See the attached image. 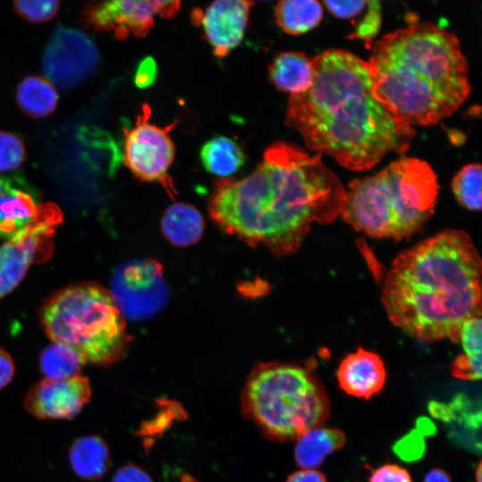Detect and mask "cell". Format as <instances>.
<instances>
[{
	"instance_id": "1",
	"label": "cell",
	"mask_w": 482,
	"mask_h": 482,
	"mask_svg": "<svg viewBox=\"0 0 482 482\" xmlns=\"http://www.w3.org/2000/svg\"><path fill=\"white\" fill-rule=\"evenodd\" d=\"M345 193L320 154L277 142L248 176L217 180L208 210L228 234L287 255L298 250L313 222L330 223L341 215Z\"/></svg>"
},
{
	"instance_id": "2",
	"label": "cell",
	"mask_w": 482,
	"mask_h": 482,
	"mask_svg": "<svg viewBox=\"0 0 482 482\" xmlns=\"http://www.w3.org/2000/svg\"><path fill=\"white\" fill-rule=\"evenodd\" d=\"M312 64V85L289 97L285 120L310 150L348 170H366L409 149L416 132L377 97L366 62L329 49Z\"/></svg>"
},
{
	"instance_id": "3",
	"label": "cell",
	"mask_w": 482,
	"mask_h": 482,
	"mask_svg": "<svg viewBox=\"0 0 482 482\" xmlns=\"http://www.w3.org/2000/svg\"><path fill=\"white\" fill-rule=\"evenodd\" d=\"M482 263L468 233L445 229L403 251L384 281L390 321L426 343H459L462 324L481 313Z\"/></svg>"
},
{
	"instance_id": "4",
	"label": "cell",
	"mask_w": 482,
	"mask_h": 482,
	"mask_svg": "<svg viewBox=\"0 0 482 482\" xmlns=\"http://www.w3.org/2000/svg\"><path fill=\"white\" fill-rule=\"evenodd\" d=\"M370 49L367 64L377 97L411 126L437 123L470 93L459 40L433 23H411L373 42Z\"/></svg>"
},
{
	"instance_id": "5",
	"label": "cell",
	"mask_w": 482,
	"mask_h": 482,
	"mask_svg": "<svg viewBox=\"0 0 482 482\" xmlns=\"http://www.w3.org/2000/svg\"><path fill=\"white\" fill-rule=\"evenodd\" d=\"M436 176L424 161L402 157L348 185L341 215L355 230L399 240L420 229L435 210Z\"/></svg>"
},
{
	"instance_id": "6",
	"label": "cell",
	"mask_w": 482,
	"mask_h": 482,
	"mask_svg": "<svg viewBox=\"0 0 482 482\" xmlns=\"http://www.w3.org/2000/svg\"><path fill=\"white\" fill-rule=\"evenodd\" d=\"M240 399L245 419L276 442L295 440L305 431L323 426L330 415L326 389L308 364H257Z\"/></svg>"
},
{
	"instance_id": "7",
	"label": "cell",
	"mask_w": 482,
	"mask_h": 482,
	"mask_svg": "<svg viewBox=\"0 0 482 482\" xmlns=\"http://www.w3.org/2000/svg\"><path fill=\"white\" fill-rule=\"evenodd\" d=\"M53 342L66 345L86 363L109 367L126 354L130 337L110 292L96 282L66 287L52 295L40 311Z\"/></svg>"
},
{
	"instance_id": "8",
	"label": "cell",
	"mask_w": 482,
	"mask_h": 482,
	"mask_svg": "<svg viewBox=\"0 0 482 482\" xmlns=\"http://www.w3.org/2000/svg\"><path fill=\"white\" fill-rule=\"evenodd\" d=\"M151 107L143 104L135 125L124 129V162L141 181L160 183L170 196L177 195L169 169L175 146L169 131L172 126L159 127L149 121Z\"/></svg>"
},
{
	"instance_id": "9",
	"label": "cell",
	"mask_w": 482,
	"mask_h": 482,
	"mask_svg": "<svg viewBox=\"0 0 482 482\" xmlns=\"http://www.w3.org/2000/svg\"><path fill=\"white\" fill-rule=\"evenodd\" d=\"M112 298L123 317L148 319L162 309L169 287L162 265L155 260H133L119 266L111 280Z\"/></svg>"
},
{
	"instance_id": "10",
	"label": "cell",
	"mask_w": 482,
	"mask_h": 482,
	"mask_svg": "<svg viewBox=\"0 0 482 482\" xmlns=\"http://www.w3.org/2000/svg\"><path fill=\"white\" fill-rule=\"evenodd\" d=\"M61 221L57 206L43 204L29 225L0 246V299L20 284L30 265L46 250Z\"/></svg>"
},
{
	"instance_id": "11",
	"label": "cell",
	"mask_w": 482,
	"mask_h": 482,
	"mask_svg": "<svg viewBox=\"0 0 482 482\" xmlns=\"http://www.w3.org/2000/svg\"><path fill=\"white\" fill-rule=\"evenodd\" d=\"M99 58L97 47L87 35L78 29L60 26L46 45L42 70L52 84L71 88L94 73Z\"/></svg>"
},
{
	"instance_id": "12",
	"label": "cell",
	"mask_w": 482,
	"mask_h": 482,
	"mask_svg": "<svg viewBox=\"0 0 482 482\" xmlns=\"http://www.w3.org/2000/svg\"><path fill=\"white\" fill-rule=\"evenodd\" d=\"M180 4L179 1H106L90 7L87 15L96 29L112 32L120 39L130 35L142 37L154 27L155 15L170 18Z\"/></svg>"
},
{
	"instance_id": "13",
	"label": "cell",
	"mask_w": 482,
	"mask_h": 482,
	"mask_svg": "<svg viewBox=\"0 0 482 482\" xmlns=\"http://www.w3.org/2000/svg\"><path fill=\"white\" fill-rule=\"evenodd\" d=\"M89 379L82 375L69 378H44L27 392L26 411L39 420H71L90 401Z\"/></svg>"
},
{
	"instance_id": "14",
	"label": "cell",
	"mask_w": 482,
	"mask_h": 482,
	"mask_svg": "<svg viewBox=\"0 0 482 482\" xmlns=\"http://www.w3.org/2000/svg\"><path fill=\"white\" fill-rule=\"evenodd\" d=\"M253 4L251 1L219 0L204 11H193L191 21L203 28L214 55L225 57L241 43Z\"/></svg>"
},
{
	"instance_id": "15",
	"label": "cell",
	"mask_w": 482,
	"mask_h": 482,
	"mask_svg": "<svg viewBox=\"0 0 482 482\" xmlns=\"http://www.w3.org/2000/svg\"><path fill=\"white\" fill-rule=\"evenodd\" d=\"M33 187L19 176H0V239L12 237L37 215L41 204Z\"/></svg>"
},
{
	"instance_id": "16",
	"label": "cell",
	"mask_w": 482,
	"mask_h": 482,
	"mask_svg": "<svg viewBox=\"0 0 482 482\" xmlns=\"http://www.w3.org/2000/svg\"><path fill=\"white\" fill-rule=\"evenodd\" d=\"M337 378L347 395L370 399L383 389L386 370L378 354L359 347L341 361Z\"/></svg>"
},
{
	"instance_id": "17",
	"label": "cell",
	"mask_w": 482,
	"mask_h": 482,
	"mask_svg": "<svg viewBox=\"0 0 482 482\" xmlns=\"http://www.w3.org/2000/svg\"><path fill=\"white\" fill-rule=\"evenodd\" d=\"M269 79L274 87L290 96L307 91L313 82L312 59L303 52H283L269 66Z\"/></svg>"
},
{
	"instance_id": "18",
	"label": "cell",
	"mask_w": 482,
	"mask_h": 482,
	"mask_svg": "<svg viewBox=\"0 0 482 482\" xmlns=\"http://www.w3.org/2000/svg\"><path fill=\"white\" fill-rule=\"evenodd\" d=\"M295 441L296 464L302 470H316L330 454L345 445L346 438L340 429L320 426L305 431Z\"/></svg>"
},
{
	"instance_id": "19",
	"label": "cell",
	"mask_w": 482,
	"mask_h": 482,
	"mask_svg": "<svg viewBox=\"0 0 482 482\" xmlns=\"http://www.w3.org/2000/svg\"><path fill=\"white\" fill-rule=\"evenodd\" d=\"M323 4L335 17L348 20L355 29L350 38L362 39L370 49L382 21L379 1H324Z\"/></svg>"
},
{
	"instance_id": "20",
	"label": "cell",
	"mask_w": 482,
	"mask_h": 482,
	"mask_svg": "<svg viewBox=\"0 0 482 482\" xmlns=\"http://www.w3.org/2000/svg\"><path fill=\"white\" fill-rule=\"evenodd\" d=\"M69 461L78 477L86 480H96L104 477L108 470L109 449L98 436H82L71 445Z\"/></svg>"
},
{
	"instance_id": "21",
	"label": "cell",
	"mask_w": 482,
	"mask_h": 482,
	"mask_svg": "<svg viewBox=\"0 0 482 482\" xmlns=\"http://www.w3.org/2000/svg\"><path fill=\"white\" fill-rule=\"evenodd\" d=\"M204 219L191 204L175 203L167 208L162 219V230L167 239L177 246L196 243L204 232Z\"/></svg>"
},
{
	"instance_id": "22",
	"label": "cell",
	"mask_w": 482,
	"mask_h": 482,
	"mask_svg": "<svg viewBox=\"0 0 482 482\" xmlns=\"http://www.w3.org/2000/svg\"><path fill=\"white\" fill-rule=\"evenodd\" d=\"M200 159L208 172L221 179L236 173L245 162V155L240 145L224 136L207 141L201 148Z\"/></svg>"
},
{
	"instance_id": "23",
	"label": "cell",
	"mask_w": 482,
	"mask_h": 482,
	"mask_svg": "<svg viewBox=\"0 0 482 482\" xmlns=\"http://www.w3.org/2000/svg\"><path fill=\"white\" fill-rule=\"evenodd\" d=\"M323 8L314 0H285L275 7L278 26L289 35H301L316 28L321 21Z\"/></svg>"
},
{
	"instance_id": "24",
	"label": "cell",
	"mask_w": 482,
	"mask_h": 482,
	"mask_svg": "<svg viewBox=\"0 0 482 482\" xmlns=\"http://www.w3.org/2000/svg\"><path fill=\"white\" fill-rule=\"evenodd\" d=\"M17 101L20 107L33 117H43L56 107L58 96L54 86L46 79L28 77L18 87Z\"/></svg>"
},
{
	"instance_id": "25",
	"label": "cell",
	"mask_w": 482,
	"mask_h": 482,
	"mask_svg": "<svg viewBox=\"0 0 482 482\" xmlns=\"http://www.w3.org/2000/svg\"><path fill=\"white\" fill-rule=\"evenodd\" d=\"M86 364L81 355L71 347L53 342L39 357V368L45 378H69L78 375Z\"/></svg>"
},
{
	"instance_id": "26",
	"label": "cell",
	"mask_w": 482,
	"mask_h": 482,
	"mask_svg": "<svg viewBox=\"0 0 482 482\" xmlns=\"http://www.w3.org/2000/svg\"><path fill=\"white\" fill-rule=\"evenodd\" d=\"M482 170L479 163L464 166L453 178L452 189L458 203L470 211L481 209Z\"/></svg>"
},
{
	"instance_id": "27",
	"label": "cell",
	"mask_w": 482,
	"mask_h": 482,
	"mask_svg": "<svg viewBox=\"0 0 482 482\" xmlns=\"http://www.w3.org/2000/svg\"><path fill=\"white\" fill-rule=\"evenodd\" d=\"M481 313L470 318L462 324L459 337L464 351L462 355L478 364H481Z\"/></svg>"
},
{
	"instance_id": "28",
	"label": "cell",
	"mask_w": 482,
	"mask_h": 482,
	"mask_svg": "<svg viewBox=\"0 0 482 482\" xmlns=\"http://www.w3.org/2000/svg\"><path fill=\"white\" fill-rule=\"evenodd\" d=\"M24 158L22 141L14 134L0 131V171L17 169Z\"/></svg>"
},
{
	"instance_id": "29",
	"label": "cell",
	"mask_w": 482,
	"mask_h": 482,
	"mask_svg": "<svg viewBox=\"0 0 482 482\" xmlns=\"http://www.w3.org/2000/svg\"><path fill=\"white\" fill-rule=\"evenodd\" d=\"M59 1H16L14 7L25 19L43 22L52 19L58 11Z\"/></svg>"
},
{
	"instance_id": "30",
	"label": "cell",
	"mask_w": 482,
	"mask_h": 482,
	"mask_svg": "<svg viewBox=\"0 0 482 482\" xmlns=\"http://www.w3.org/2000/svg\"><path fill=\"white\" fill-rule=\"evenodd\" d=\"M369 482H412V479L405 468L387 463L373 470Z\"/></svg>"
},
{
	"instance_id": "31",
	"label": "cell",
	"mask_w": 482,
	"mask_h": 482,
	"mask_svg": "<svg viewBox=\"0 0 482 482\" xmlns=\"http://www.w3.org/2000/svg\"><path fill=\"white\" fill-rule=\"evenodd\" d=\"M451 372L453 377L460 379L478 380L481 378V364H478L461 354L453 360Z\"/></svg>"
},
{
	"instance_id": "32",
	"label": "cell",
	"mask_w": 482,
	"mask_h": 482,
	"mask_svg": "<svg viewBox=\"0 0 482 482\" xmlns=\"http://www.w3.org/2000/svg\"><path fill=\"white\" fill-rule=\"evenodd\" d=\"M157 65L153 57L144 58L138 64L134 81L137 87L140 88L151 87L157 77Z\"/></svg>"
},
{
	"instance_id": "33",
	"label": "cell",
	"mask_w": 482,
	"mask_h": 482,
	"mask_svg": "<svg viewBox=\"0 0 482 482\" xmlns=\"http://www.w3.org/2000/svg\"><path fill=\"white\" fill-rule=\"evenodd\" d=\"M112 482H153L151 477L136 465H126L119 469Z\"/></svg>"
},
{
	"instance_id": "34",
	"label": "cell",
	"mask_w": 482,
	"mask_h": 482,
	"mask_svg": "<svg viewBox=\"0 0 482 482\" xmlns=\"http://www.w3.org/2000/svg\"><path fill=\"white\" fill-rule=\"evenodd\" d=\"M14 363L10 354L0 348V389L6 386L14 374Z\"/></svg>"
},
{
	"instance_id": "35",
	"label": "cell",
	"mask_w": 482,
	"mask_h": 482,
	"mask_svg": "<svg viewBox=\"0 0 482 482\" xmlns=\"http://www.w3.org/2000/svg\"><path fill=\"white\" fill-rule=\"evenodd\" d=\"M286 482H328L326 476L317 470H301L292 473Z\"/></svg>"
},
{
	"instance_id": "36",
	"label": "cell",
	"mask_w": 482,
	"mask_h": 482,
	"mask_svg": "<svg viewBox=\"0 0 482 482\" xmlns=\"http://www.w3.org/2000/svg\"><path fill=\"white\" fill-rule=\"evenodd\" d=\"M424 482H452V480L444 470L433 469L427 473Z\"/></svg>"
},
{
	"instance_id": "37",
	"label": "cell",
	"mask_w": 482,
	"mask_h": 482,
	"mask_svg": "<svg viewBox=\"0 0 482 482\" xmlns=\"http://www.w3.org/2000/svg\"><path fill=\"white\" fill-rule=\"evenodd\" d=\"M481 461H479L475 472L476 482H481Z\"/></svg>"
}]
</instances>
